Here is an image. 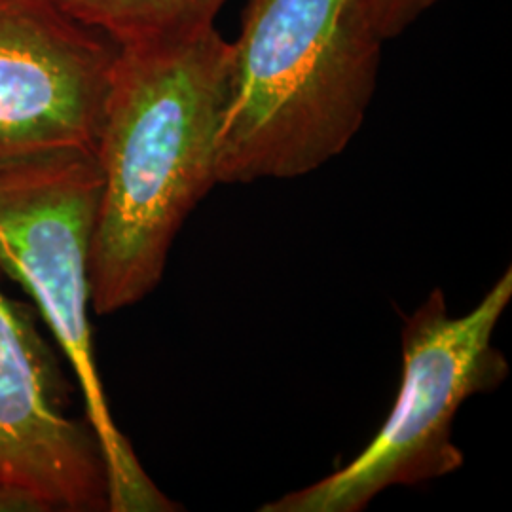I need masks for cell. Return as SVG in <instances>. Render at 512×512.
<instances>
[{
	"instance_id": "6da1fadb",
	"label": "cell",
	"mask_w": 512,
	"mask_h": 512,
	"mask_svg": "<svg viewBox=\"0 0 512 512\" xmlns=\"http://www.w3.org/2000/svg\"><path fill=\"white\" fill-rule=\"evenodd\" d=\"M230 42L215 25L118 46L95 158L92 310L110 315L162 281L184 222L217 186Z\"/></svg>"
},
{
	"instance_id": "7a4b0ae2",
	"label": "cell",
	"mask_w": 512,
	"mask_h": 512,
	"mask_svg": "<svg viewBox=\"0 0 512 512\" xmlns=\"http://www.w3.org/2000/svg\"><path fill=\"white\" fill-rule=\"evenodd\" d=\"M384 42L370 0H247L217 184L296 179L340 156L365 122Z\"/></svg>"
},
{
	"instance_id": "3957f363",
	"label": "cell",
	"mask_w": 512,
	"mask_h": 512,
	"mask_svg": "<svg viewBox=\"0 0 512 512\" xmlns=\"http://www.w3.org/2000/svg\"><path fill=\"white\" fill-rule=\"evenodd\" d=\"M101 194L95 148L0 156V268L31 294L80 385L101 444L110 512L179 511L112 420L95 363L90 249Z\"/></svg>"
},
{
	"instance_id": "277c9868",
	"label": "cell",
	"mask_w": 512,
	"mask_h": 512,
	"mask_svg": "<svg viewBox=\"0 0 512 512\" xmlns=\"http://www.w3.org/2000/svg\"><path fill=\"white\" fill-rule=\"evenodd\" d=\"M511 300V268L461 317L450 315L440 289L429 294L404 319L403 382L376 437L342 469L260 511L359 512L393 486H416L461 469L454 418L467 399L492 393L509 376L494 334Z\"/></svg>"
},
{
	"instance_id": "5b68a950",
	"label": "cell",
	"mask_w": 512,
	"mask_h": 512,
	"mask_svg": "<svg viewBox=\"0 0 512 512\" xmlns=\"http://www.w3.org/2000/svg\"><path fill=\"white\" fill-rule=\"evenodd\" d=\"M116 54L42 0H0V156L95 148Z\"/></svg>"
},
{
	"instance_id": "8992f818",
	"label": "cell",
	"mask_w": 512,
	"mask_h": 512,
	"mask_svg": "<svg viewBox=\"0 0 512 512\" xmlns=\"http://www.w3.org/2000/svg\"><path fill=\"white\" fill-rule=\"evenodd\" d=\"M0 289V480L54 512L109 511V475L88 420L67 412L69 387L29 313Z\"/></svg>"
},
{
	"instance_id": "52a82bcc",
	"label": "cell",
	"mask_w": 512,
	"mask_h": 512,
	"mask_svg": "<svg viewBox=\"0 0 512 512\" xmlns=\"http://www.w3.org/2000/svg\"><path fill=\"white\" fill-rule=\"evenodd\" d=\"M118 46L215 25L228 0H42Z\"/></svg>"
},
{
	"instance_id": "ba28073f",
	"label": "cell",
	"mask_w": 512,
	"mask_h": 512,
	"mask_svg": "<svg viewBox=\"0 0 512 512\" xmlns=\"http://www.w3.org/2000/svg\"><path fill=\"white\" fill-rule=\"evenodd\" d=\"M442 0H370L376 27L384 40L403 35Z\"/></svg>"
},
{
	"instance_id": "9c48e42d",
	"label": "cell",
	"mask_w": 512,
	"mask_h": 512,
	"mask_svg": "<svg viewBox=\"0 0 512 512\" xmlns=\"http://www.w3.org/2000/svg\"><path fill=\"white\" fill-rule=\"evenodd\" d=\"M0 512H54V507L37 492L0 480Z\"/></svg>"
}]
</instances>
